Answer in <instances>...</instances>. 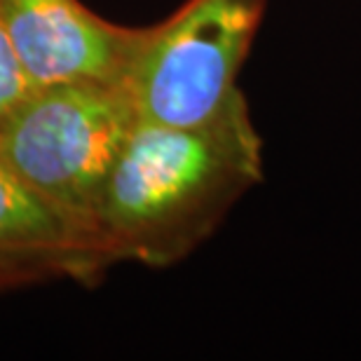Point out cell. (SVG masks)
<instances>
[{"mask_svg": "<svg viewBox=\"0 0 361 361\" xmlns=\"http://www.w3.org/2000/svg\"><path fill=\"white\" fill-rule=\"evenodd\" d=\"M263 164V139L244 94L200 127L136 122L99 202L101 249L111 265L183 261L261 183Z\"/></svg>", "mask_w": 361, "mask_h": 361, "instance_id": "obj_1", "label": "cell"}, {"mask_svg": "<svg viewBox=\"0 0 361 361\" xmlns=\"http://www.w3.org/2000/svg\"><path fill=\"white\" fill-rule=\"evenodd\" d=\"M134 125L125 85L71 82L33 90L0 127V157L99 244V202Z\"/></svg>", "mask_w": 361, "mask_h": 361, "instance_id": "obj_2", "label": "cell"}, {"mask_svg": "<svg viewBox=\"0 0 361 361\" xmlns=\"http://www.w3.org/2000/svg\"><path fill=\"white\" fill-rule=\"evenodd\" d=\"M268 0H185L143 28L125 87L136 122L200 127L228 111Z\"/></svg>", "mask_w": 361, "mask_h": 361, "instance_id": "obj_3", "label": "cell"}, {"mask_svg": "<svg viewBox=\"0 0 361 361\" xmlns=\"http://www.w3.org/2000/svg\"><path fill=\"white\" fill-rule=\"evenodd\" d=\"M0 12L33 90L125 85L143 33L99 17L80 0H0Z\"/></svg>", "mask_w": 361, "mask_h": 361, "instance_id": "obj_4", "label": "cell"}, {"mask_svg": "<svg viewBox=\"0 0 361 361\" xmlns=\"http://www.w3.org/2000/svg\"><path fill=\"white\" fill-rule=\"evenodd\" d=\"M0 254L33 256L63 265L92 284L111 263L87 233L40 197L0 157Z\"/></svg>", "mask_w": 361, "mask_h": 361, "instance_id": "obj_5", "label": "cell"}, {"mask_svg": "<svg viewBox=\"0 0 361 361\" xmlns=\"http://www.w3.org/2000/svg\"><path fill=\"white\" fill-rule=\"evenodd\" d=\"M33 92L0 12V127Z\"/></svg>", "mask_w": 361, "mask_h": 361, "instance_id": "obj_6", "label": "cell"}, {"mask_svg": "<svg viewBox=\"0 0 361 361\" xmlns=\"http://www.w3.org/2000/svg\"><path fill=\"white\" fill-rule=\"evenodd\" d=\"M52 279H73L63 265L33 256L0 254V293L14 291Z\"/></svg>", "mask_w": 361, "mask_h": 361, "instance_id": "obj_7", "label": "cell"}]
</instances>
